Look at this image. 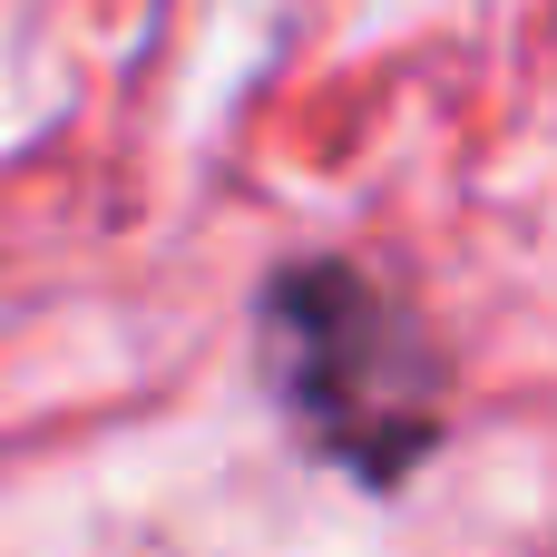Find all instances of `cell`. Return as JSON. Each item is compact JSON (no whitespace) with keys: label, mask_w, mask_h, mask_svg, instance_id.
<instances>
[{"label":"cell","mask_w":557,"mask_h":557,"mask_svg":"<svg viewBox=\"0 0 557 557\" xmlns=\"http://www.w3.org/2000/svg\"><path fill=\"white\" fill-rule=\"evenodd\" d=\"M264 333H274V392L333 470L362 490H401L441 450V352L401 313L382 274L352 255H304L264 284Z\"/></svg>","instance_id":"cell-1"}]
</instances>
